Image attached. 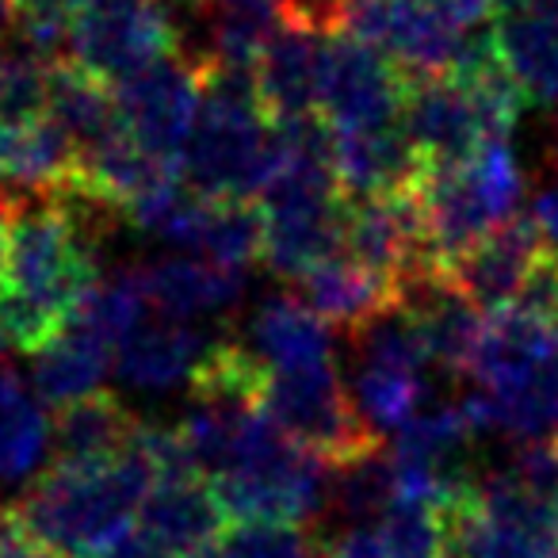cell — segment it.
Wrapping results in <instances>:
<instances>
[{
    "label": "cell",
    "instance_id": "cell-1",
    "mask_svg": "<svg viewBox=\"0 0 558 558\" xmlns=\"http://www.w3.org/2000/svg\"><path fill=\"white\" fill-rule=\"evenodd\" d=\"M104 207L77 195H24L0 260V333L39 356L77 318L100 279L96 222Z\"/></svg>",
    "mask_w": 558,
    "mask_h": 558
},
{
    "label": "cell",
    "instance_id": "cell-2",
    "mask_svg": "<svg viewBox=\"0 0 558 558\" xmlns=\"http://www.w3.org/2000/svg\"><path fill=\"white\" fill-rule=\"evenodd\" d=\"M157 478L146 436L138 433V440L108 463H50L20 497L16 512L50 547L73 558H104L138 524Z\"/></svg>",
    "mask_w": 558,
    "mask_h": 558
},
{
    "label": "cell",
    "instance_id": "cell-3",
    "mask_svg": "<svg viewBox=\"0 0 558 558\" xmlns=\"http://www.w3.org/2000/svg\"><path fill=\"white\" fill-rule=\"evenodd\" d=\"M180 169L207 199L260 203L276 169V123L260 108L256 73L203 70V108Z\"/></svg>",
    "mask_w": 558,
    "mask_h": 558
},
{
    "label": "cell",
    "instance_id": "cell-4",
    "mask_svg": "<svg viewBox=\"0 0 558 558\" xmlns=\"http://www.w3.org/2000/svg\"><path fill=\"white\" fill-rule=\"evenodd\" d=\"M520 199H524V169L509 142H494L459 169L425 172L417 184V207L436 268L444 271L486 233L512 222Z\"/></svg>",
    "mask_w": 558,
    "mask_h": 558
},
{
    "label": "cell",
    "instance_id": "cell-5",
    "mask_svg": "<svg viewBox=\"0 0 558 558\" xmlns=\"http://www.w3.org/2000/svg\"><path fill=\"white\" fill-rule=\"evenodd\" d=\"M226 520L233 524H306L329 509L333 471L318 456L303 451L276 421H264L241 459L226 474L210 478Z\"/></svg>",
    "mask_w": 558,
    "mask_h": 558
},
{
    "label": "cell",
    "instance_id": "cell-6",
    "mask_svg": "<svg viewBox=\"0 0 558 558\" xmlns=\"http://www.w3.org/2000/svg\"><path fill=\"white\" fill-rule=\"evenodd\" d=\"M337 35L379 50L405 81L456 77L478 35L444 16L433 0H341Z\"/></svg>",
    "mask_w": 558,
    "mask_h": 558
},
{
    "label": "cell",
    "instance_id": "cell-7",
    "mask_svg": "<svg viewBox=\"0 0 558 558\" xmlns=\"http://www.w3.org/2000/svg\"><path fill=\"white\" fill-rule=\"evenodd\" d=\"M264 410L299 448L318 456L329 471H344L383 448L379 433L360 417L352 390L337 375V364L271 375L264 383Z\"/></svg>",
    "mask_w": 558,
    "mask_h": 558
},
{
    "label": "cell",
    "instance_id": "cell-8",
    "mask_svg": "<svg viewBox=\"0 0 558 558\" xmlns=\"http://www.w3.org/2000/svg\"><path fill=\"white\" fill-rule=\"evenodd\" d=\"M184 24L169 0H93L73 24L65 62L104 85H119L165 58L184 54Z\"/></svg>",
    "mask_w": 558,
    "mask_h": 558
},
{
    "label": "cell",
    "instance_id": "cell-9",
    "mask_svg": "<svg viewBox=\"0 0 558 558\" xmlns=\"http://www.w3.org/2000/svg\"><path fill=\"white\" fill-rule=\"evenodd\" d=\"M116 104L123 131L138 142L146 154L161 161H184L187 138L203 108V70L195 58L172 54L165 62L142 70L138 77L119 81Z\"/></svg>",
    "mask_w": 558,
    "mask_h": 558
},
{
    "label": "cell",
    "instance_id": "cell-10",
    "mask_svg": "<svg viewBox=\"0 0 558 558\" xmlns=\"http://www.w3.org/2000/svg\"><path fill=\"white\" fill-rule=\"evenodd\" d=\"M410 81L364 43L349 35H329L322 62L318 116L329 131H372L402 123Z\"/></svg>",
    "mask_w": 558,
    "mask_h": 558
},
{
    "label": "cell",
    "instance_id": "cell-11",
    "mask_svg": "<svg viewBox=\"0 0 558 558\" xmlns=\"http://www.w3.org/2000/svg\"><path fill=\"white\" fill-rule=\"evenodd\" d=\"M547 248L550 245L535 218L517 215L512 222L486 233L474 248H466L459 260H451L440 276L456 291H463L482 314H501L517 306L520 291L527 288V279L539 268Z\"/></svg>",
    "mask_w": 558,
    "mask_h": 558
},
{
    "label": "cell",
    "instance_id": "cell-12",
    "mask_svg": "<svg viewBox=\"0 0 558 558\" xmlns=\"http://www.w3.org/2000/svg\"><path fill=\"white\" fill-rule=\"evenodd\" d=\"M218 341L222 337H210L195 322H172L154 314L116 349V372L126 387L149 390V395L172 390L180 383L192 387Z\"/></svg>",
    "mask_w": 558,
    "mask_h": 558
},
{
    "label": "cell",
    "instance_id": "cell-13",
    "mask_svg": "<svg viewBox=\"0 0 558 558\" xmlns=\"http://www.w3.org/2000/svg\"><path fill=\"white\" fill-rule=\"evenodd\" d=\"M326 43V35L283 20L264 47L256 62V93H260L264 116L276 126L318 116Z\"/></svg>",
    "mask_w": 558,
    "mask_h": 558
},
{
    "label": "cell",
    "instance_id": "cell-14",
    "mask_svg": "<svg viewBox=\"0 0 558 558\" xmlns=\"http://www.w3.org/2000/svg\"><path fill=\"white\" fill-rule=\"evenodd\" d=\"M238 341L268 379L333 364V333L299 295L264 299Z\"/></svg>",
    "mask_w": 558,
    "mask_h": 558
},
{
    "label": "cell",
    "instance_id": "cell-15",
    "mask_svg": "<svg viewBox=\"0 0 558 558\" xmlns=\"http://www.w3.org/2000/svg\"><path fill=\"white\" fill-rule=\"evenodd\" d=\"M333 169L349 199L413 192L428 172L402 123L372 126V131H333Z\"/></svg>",
    "mask_w": 558,
    "mask_h": 558
},
{
    "label": "cell",
    "instance_id": "cell-16",
    "mask_svg": "<svg viewBox=\"0 0 558 558\" xmlns=\"http://www.w3.org/2000/svg\"><path fill=\"white\" fill-rule=\"evenodd\" d=\"M494 47L524 104L558 108V0H535L494 27Z\"/></svg>",
    "mask_w": 558,
    "mask_h": 558
},
{
    "label": "cell",
    "instance_id": "cell-17",
    "mask_svg": "<svg viewBox=\"0 0 558 558\" xmlns=\"http://www.w3.org/2000/svg\"><path fill=\"white\" fill-rule=\"evenodd\" d=\"M142 283L154 314L172 322H199L230 314L245 295V271L199 260V256H165L142 264Z\"/></svg>",
    "mask_w": 558,
    "mask_h": 558
},
{
    "label": "cell",
    "instance_id": "cell-18",
    "mask_svg": "<svg viewBox=\"0 0 558 558\" xmlns=\"http://www.w3.org/2000/svg\"><path fill=\"white\" fill-rule=\"evenodd\" d=\"M226 524V512L210 478L203 474H169L157 478L154 494L142 505L138 527L154 543H161L172 558H187L207 547Z\"/></svg>",
    "mask_w": 558,
    "mask_h": 558
},
{
    "label": "cell",
    "instance_id": "cell-19",
    "mask_svg": "<svg viewBox=\"0 0 558 558\" xmlns=\"http://www.w3.org/2000/svg\"><path fill=\"white\" fill-rule=\"evenodd\" d=\"M558 356V326L524 311L489 314L466 379L474 390H509Z\"/></svg>",
    "mask_w": 558,
    "mask_h": 558
},
{
    "label": "cell",
    "instance_id": "cell-20",
    "mask_svg": "<svg viewBox=\"0 0 558 558\" xmlns=\"http://www.w3.org/2000/svg\"><path fill=\"white\" fill-rule=\"evenodd\" d=\"M299 295L326 326L349 329V333H360L379 314L405 306L402 291L395 283H387L383 276L367 271L364 264L349 260V256H333V260L306 271L299 279Z\"/></svg>",
    "mask_w": 558,
    "mask_h": 558
},
{
    "label": "cell",
    "instance_id": "cell-21",
    "mask_svg": "<svg viewBox=\"0 0 558 558\" xmlns=\"http://www.w3.org/2000/svg\"><path fill=\"white\" fill-rule=\"evenodd\" d=\"M405 311L413 314L433 367H444L448 375H466L471 360L478 352L482 329H486V314L456 291L444 276H433L405 295Z\"/></svg>",
    "mask_w": 558,
    "mask_h": 558
},
{
    "label": "cell",
    "instance_id": "cell-22",
    "mask_svg": "<svg viewBox=\"0 0 558 558\" xmlns=\"http://www.w3.org/2000/svg\"><path fill=\"white\" fill-rule=\"evenodd\" d=\"M478 433H501L517 444L558 433V356L509 390H471L459 398Z\"/></svg>",
    "mask_w": 558,
    "mask_h": 558
},
{
    "label": "cell",
    "instance_id": "cell-23",
    "mask_svg": "<svg viewBox=\"0 0 558 558\" xmlns=\"http://www.w3.org/2000/svg\"><path fill=\"white\" fill-rule=\"evenodd\" d=\"M116 367V349L108 341H100L96 333L81 326H70L58 341H50L47 349L35 356L32 364V387L43 402L65 405L85 402L93 395H104V379Z\"/></svg>",
    "mask_w": 558,
    "mask_h": 558
},
{
    "label": "cell",
    "instance_id": "cell-24",
    "mask_svg": "<svg viewBox=\"0 0 558 558\" xmlns=\"http://www.w3.org/2000/svg\"><path fill=\"white\" fill-rule=\"evenodd\" d=\"M54 448V428L43 398L27 379L0 364V486L35 478Z\"/></svg>",
    "mask_w": 558,
    "mask_h": 558
},
{
    "label": "cell",
    "instance_id": "cell-25",
    "mask_svg": "<svg viewBox=\"0 0 558 558\" xmlns=\"http://www.w3.org/2000/svg\"><path fill=\"white\" fill-rule=\"evenodd\" d=\"M142 425L116 395L73 402L54 421V463H108L138 440Z\"/></svg>",
    "mask_w": 558,
    "mask_h": 558
},
{
    "label": "cell",
    "instance_id": "cell-26",
    "mask_svg": "<svg viewBox=\"0 0 558 558\" xmlns=\"http://www.w3.org/2000/svg\"><path fill=\"white\" fill-rule=\"evenodd\" d=\"M47 116L70 134L81 154H88V149L104 146V142L123 134L116 88L96 81L93 73L77 70L73 62H58Z\"/></svg>",
    "mask_w": 558,
    "mask_h": 558
},
{
    "label": "cell",
    "instance_id": "cell-27",
    "mask_svg": "<svg viewBox=\"0 0 558 558\" xmlns=\"http://www.w3.org/2000/svg\"><path fill=\"white\" fill-rule=\"evenodd\" d=\"M58 62L27 43L0 50V126H24L47 116Z\"/></svg>",
    "mask_w": 558,
    "mask_h": 558
},
{
    "label": "cell",
    "instance_id": "cell-28",
    "mask_svg": "<svg viewBox=\"0 0 558 558\" xmlns=\"http://www.w3.org/2000/svg\"><path fill=\"white\" fill-rule=\"evenodd\" d=\"M326 539L311 532L306 524H230L195 555L187 558H322Z\"/></svg>",
    "mask_w": 558,
    "mask_h": 558
},
{
    "label": "cell",
    "instance_id": "cell-29",
    "mask_svg": "<svg viewBox=\"0 0 558 558\" xmlns=\"http://www.w3.org/2000/svg\"><path fill=\"white\" fill-rule=\"evenodd\" d=\"M88 4L93 0H16V27L32 50L65 62V43Z\"/></svg>",
    "mask_w": 558,
    "mask_h": 558
},
{
    "label": "cell",
    "instance_id": "cell-30",
    "mask_svg": "<svg viewBox=\"0 0 558 558\" xmlns=\"http://www.w3.org/2000/svg\"><path fill=\"white\" fill-rule=\"evenodd\" d=\"M0 558H73V555H65V550L50 547L47 539H39L24 524L16 505H12V509H0Z\"/></svg>",
    "mask_w": 558,
    "mask_h": 558
},
{
    "label": "cell",
    "instance_id": "cell-31",
    "mask_svg": "<svg viewBox=\"0 0 558 558\" xmlns=\"http://www.w3.org/2000/svg\"><path fill=\"white\" fill-rule=\"evenodd\" d=\"M532 218L543 230L550 248H558V146L550 149L547 165H543V180L535 187V203H532Z\"/></svg>",
    "mask_w": 558,
    "mask_h": 558
},
{
    "label": "cell",
    "instance_id": "cell-32",
    "mask_svg": "<svg viewBox=\"0 0 558 558\" xmlns=\"http://www.w3.org/2000/svg\"><path fill=\"white\" fill-rule=\"evenodd\" d=\"M104 558H172V555L161 547V543H154V539H149V535L142 532L138 524H134L131 532H126L123 539H119L116 547H111Z\"/></svg>",
    "mask_w": 558,
    "mask_h": 558
},
{
    "label": "cell",
    "instance_id": "cell-33",
    "mask_svg": "<svg viewBox=\"0 0 558 558\" xmlns=\"http://www.w3.org/2000/svg\"><path fill=\"white\" fill-rule=\"evenodd\" d=\"M433 4L444 16L456 20L459 27H466V32H474L489 16V9H494V0H433Z\"/></svg>",
    "mask_w": 558,
    "mask_h": 558
},
{
    "label": "cell",
    "instance_id": "cell-34",
    "mask_svg": "<svg viewBox=\"0 0 558 558\" xmlns=\"http://www.w3.org/2000/svg\"><path fill=\"white\" fill-rule=\"evenodd\" d=\"M527 4H535V0H494V9L501 12V16H509V12L527 9Z\"/></svg>",
    "mask_w": 558,
    "mask_h": 558
},
{
    "label": "cell",
    "instance_id": "cell-35",
    "mask_svg": "<svg viewBox=\"0 0 558 558\" xmlns=\"http://www.w3.org/2000/svg\"><path fill=\"white\" fill-rule=\"evenodd\" d=\"M555 444H558V436H555Z\"/></svg>",
    "mask_w": 558,
    "mask_h": 558
},
{
    "label": "cell",
    "instance_id": "cell-36",
    "mask_svg": "<svg viewBox=\"0 0 558 558\" xmlns=\"http://www.w3.org/2000/svg\"><path fill=\"white\" fill-rule=\"evenodd\" d=\"M555 558H558V555H555Z\"/></svg>",
    "mask_w": 558,
    "mask_h": 558
}]
</instances>
